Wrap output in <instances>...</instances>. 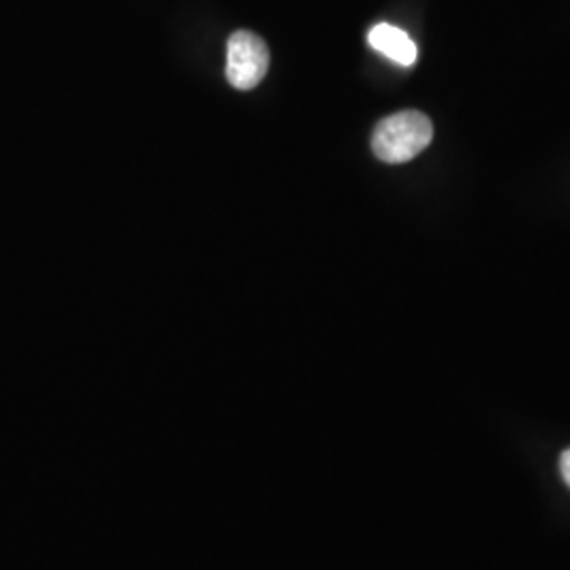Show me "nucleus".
Listing matches in <instances>:
<instances>
[{"label": "nucleus", "mask_w": 570, "mask_h": 570, "mask_svg": "<svg viewBox=\"0 0 570 570\" xmlns=\"http://www.w3.org/2000/svg\"><path fill=\"white\" fill-rule=\"evenodd\" d=\"M433 140V125L419 110H402L376 125L372 150L385 164H407Z\"/></svg>", "instance_id": "1"}, {"label": "nucleus", "mask_w": 570, "mask_h": 570, "mask_svg": "<svg viewBox=\"0 0 570 570\" xmlns=\"http://www.w3.org/2000/svg\"><path fill=\"white\" fill-rule=\"evenodd\" d=\"M268 63V47L254 32L239 30L226 42V79L235 89H256L265 81Z\"/></svg>", "instance_id": "2"}, {"label": "nucleus", "mask_w": 570, "mask_h": 570, "mask_svg": "<svg viewBox=\"0 0 570 570\" xmlns=\"http://www.w3.org/2000/svg\"><path fill=\"white\" fill-rule=\"evenodd\" d=\"M367 42L374 51L383 53L385 58L400 63V66H412L419 58V49L410 39V35L391 23H376L367 32Z\"/></svg>", "instance_id": "3"}, {"label": "nucleus", "mask_w": 570, "mask_h": 570, "mask_svg": "<svg viewBox=\"0 0 570 570\" xmlns=\"http://www.w3.org/2000/svg\"><path fill=\"white\" fill-rule=\"evenodd\" d=\"M560 471H562V478H564L567 487H570V449L560 459Z\"/></svg>", "instance_id": "4"}]
</instances>
